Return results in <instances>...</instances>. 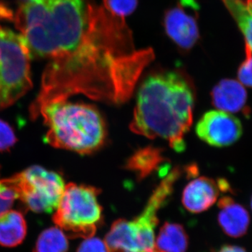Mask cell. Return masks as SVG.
Masks as SVG:
<instances>
[{
	"label": "cell",
	"mask_w": 252,
	"mask_h": 252,
	"mask_svg": "<svg viewBox=\"0 0 252 252\" xmlns=\"http://www.w3.org/2000/svg\"><path fill=\"white\" fill-rule=\"evenodd\" d=\"M165 161L161 149L147 147L132 154L126 163V168L133 172L139 180H143L157 170Z\"/></svg>",
	"instance_id": "cell-15"
},
{
	"label": "cell",
	"mask_w": 252,
	"mask_h": 252,
	"mask_svg": "<svg viewBox=\"0 0 252 252\" xmlns=\"http://www.w3.org/2000/svg\"><path fill=\"white\" fill-rule=\"evenodd\" d=\"M104 9L117 17L124 18L133 13L138 0H103Z\"/></svg>",
	"instance_id": "cell-19"
},
{
	"label": "cell",
	"mask_w": 252,
	"mask_h": 252,
	"mask_svg": "<svg viewBox=\"0 0 252 252\" xmlns=\"http://www.w3.org/2000/svg\"><path fill=\"white\" fill-rule=\"evenodd\" d=\"M251 207H252V199H251Z\"/></svg>",
	"instance_id": "cell-26"
},
{
	"label": "cell",
	"mask_w": 252,
	"mask_h": 252,
	"mask_svg": "<svg viewBox=\"0 0 252 252\" xmlns=\"http://www.w3.org/2000/svg\"><path fill=\"white\" fill-rule=\"evenodd\" d=\"M18 199L14 190L0 178V216L7 211Z\"/></svg>",
	"instance_id": "cell-21"
},
{
	"label": "cell",
	"mask_w": 252,
	"mask_h": 252,
	"mask_svg": "<svg viewBox=\"0 0 252 252\" xmlns=\"http://www.w3.org/2000/svg\"><path fill=\"white\" fill-rule=\"evenodd\" d=\"M248 92L239 81L231 79L220 80L211 92L212 104L218 110L229 113L250 114L248 105Z\"/></svg>",
	"instance_id": "cell-12"
},
{
	"label": "cell",
	"mask_w": 252,
	"mask_h": 252,
	"mask_svg": "<svg viewBox=\"0 0 252 252\" xmlns=\"http://www.w3.org/2000/svg\"><path fill=\"white\" fill-rule=\"evenodd\" d=\"M42 117L49 127L45 142L56 148L89 154L103 146L107 127L94 106L54 99L43 104L37 117Z\"/></svg>",
	"instance_id": "cell-4"
},
{
	"label": "cell",
	"mask_w": 252,
	"mask_h": 252,
	"mask_svg": "<svg viewBox=\"0 0 252 252\" xmlns=\"http://www.w3.org/2000/svg\"><path fill=\"white\" fill-rule=\"evenodd\" d=\"M3 181L28 209L36 213L56 210L65 186L59 174L36 165Z\"/></svg>",
	"instance_id": "cell-8"
},
{
	"label": "cell",
	"mask_w": 252,
	"mask_h": 252,
	"mask_svg": "<svg viewBox=\"0 0 252 252\" xmlns=\"http://www.w3.org/2000/svg\"><path fill=\"white\" fill-rule=\"evenodd\" d=\"M199 138L212 147H229L240 140L243 133L241 122L223 111L210 110L202 116L195 126Z\"/></svg>",
	"instance_id": "cell-9"
},
{
	"label": "cell",
	"mask_w": 252,
	"mask_h": 252,
	"mask_svg": "<svg viewBox=\"0 0 252 252\" xmlns=\"http://www.w3.org/2000/svg\"><path fill=\"white\" fill-rule=\"evenodd\" d=\"M31 54L21 34L0 26V109L31 89Z\"/></svg>",
	"instance_id": "cell-7"
},
{
	"label": "cell",
	"mask_w": 252,
	"mask_h": 252,
	"mask_svg": "<svg viewBox=\"0 0 252 252\" xmlns=\"http://www.w3.org/2000/svg\"><path fill=\"white\" fill-rule=\"evenodd\" d=\"M238 81L244 86L252 89V52L245 45V59L238 70Z\"/></svg>",
	"instance_id": "cell-20"
},
{
	"label": "cell",
	"mask_w": 252,
	"mask_h": 252,
	"mask_svg": "<svg viewBox=\"0 0 252 252\" xmlns=\"http://www.w3.org/2000/svg\"><path fill=\"white\" fill-rule=\"evenodd\" d=\"M234 18L252 52V0H220Z\"/></svg>",
	"instance_id": "cell-17"
},
{
	"label": "cell",
	"mask_w": 252,
	"mask_h": 252,
	"mask_svg": "<svg viewBox=\"0 0 252 252\" xmlns=\"http://www.w3.org/2000/svg\"><path fill=\"white\" fill-rule=\"evenodd\" d=\"M27 226L22 214L9 210L0 216V245L14 248L22 243Z\"/></svg>",
	"instance_id": "cell-14"
},
{
	"label": "cell",
	"mask_w": 252,
	"mask_h": 252,
	"mask_svg": "<svg viewBox=\"0 0 252 252\" xmlns=\"http://www.w3.org/2000/svg\"><path fill=\"white\" fill-rule=\"evenodd\" d=\"M68 242L59 228H50L43 231L36 241L34 252H67Z\"/></svg>",
	"instance_id": "cell-18"
},
{
	"label": "cell",
	"mask_w": 252,
	"mask_h": 252,
	"mask_svg": "<svg viewBox=\"0 0 252 252\" xmlns=\"http://www.w3.org/2000/svg\"><path fill=\"white\" fill-rule=\"evenodd\" d=\"M94 6L88 0H24L12 21L31 56L54 61L72 54L85 42Z\"/></svg>",
	"instance_id": "cell-2"
},
{
	"label": "cell",
	"mask_w": 252,
	"mask_h": 252,
	"mask_svg": "<svg viewBox=\"0 0 252 252\" xmlns=\"http://www.w3.org/2000/svg\"><path fill=\"white\" fill-rule=\"evenodd\" d=\"M163 26L168 37L184 51L191 49L200 38L195 18L178 6L165 13Z\"/></svg>",
	"instance_id": "cell-11"
},
{
	"label": "cell",
	"mask_w": 252,
	"mask_h": 252,
	"mask_svg": "<svg viewBox=\"0 0 252 252\" xmlns=\"http://www.w3.org/2000/svg\"><path fill=\"white\" fill-rule=\"evenodd\" d=\"M77 252H108L104 242L98 238H88L83 242Z\"/></svg>",
	"instance_id": "cell-23"
},
{
	"label": "cell",
	"mask_w": 252,
	"mask_h": 252,
	"mask_svg": "<svg viewBox=\"0 0 252 252\" xmlns=\"http://www.w3.org/2000/svg\"><path fill=\"white\" fill-rule=\"evenodd\" d=\"M219 223L223 232L232 238H240L246 234L250 223L248 210L235 203L233 198L224 196L219 200Z\"/></svg>",
	"instance_id": "cell-13"
},
{
	"label": "cell",
	"mask_w": 252,
	"mask_h": 252,
	"mask_svg": "<svg viewBox=\"0 0 252 252\" xmlns=\"http://www.w3.org/2000/svg\"><path fill=\"white\" fill-rule=\"evenodd\" d=\"M194 102L193 88L181 73L151 74L137 92L130 130L147 138L163 139L175 152H185V136L193 123Z\"/></svg>",
	"instance_id": "cell-3"
},
{
	"label": "cell",
	"mask_w": 252,
	"mask_h": 252,
	"mask_svg": "<svg viewBox=\"0 0 252 252\" xmlns=\"http://www.w3.org/2000/svg\"><path fill=\"white\" fill-rule=\"evenodd\" d=\"M152 61L147 50L135 51L124 18L96 7L89 35L77 51L50 61L41 90L30 107L35 117L43 104L82 94L94 100L120 104L130 99L144 67Z\"/></svg>",
	"instance_id": "cell-1"
},
{
	"label": "cell",
	"mask_w": 252,
	"mask_h": 252,
	"mask_svg": "<svg viewBox=\"0 0 252 252\" xmlns=\"http://www.w3.org/2000/svg\"><path fill=\"white\" fill-rule=\"evenodd\" d=\"M230 189L229 184L224 180L216 182L209 177H198L186 186L182 203L189 212L200 213L216 203L220 191H228Z\"/></svg>",
	"instance_id": "cell-10"
},
{
	"label": "cell",
	"mask_w": 252,
	"mask_h": 252,
	"mask_svg": "<svg viewBox=\"0 0 252 252\" xmlns=\"http://www.w3.org/2000/svg\"><path fill=\"white\" fill-rule=\"evenodd\" d=\"M188 243V236L182 225L165 223L156 240L155 252H185Z\"/></svg>",
	"instance_id": "cell-16"
},
{
	"label": "cell",
	"mask_w": 252,
	"mask_h": 252,
	"mask_svg": "<svg viewBox=\"0 0 252 252\" xmlns=\"http://www.w3.org/2000/svg\"><path fill=\"white\" fill-rule=\"evenodd\" d=\"M181 4L186 7L190 8L194 10L199 9V4L196 0H180Z\"/></svg>",
	"instance_id": "cell-25"
},
{
	"label": "cell",
	"mask_w": 252,
	"mask_h": 252,
	"mask_svg": "<svg viewBox=\"0 0 252 252\" xmlns=\"http://www.w3.org/2000/svg\"><path fill=\"white\" fill-rule=\"evenodd\" d=\"M216 252H248L245 249L234 245H226L222 247L220 250Z\"/></svg>",
	"instance_id": "cell-24"
},
{
	"label": "cell",
	"mask_w": 252,
	"mask_h": 252,
	"mask_svg": "<svg viewBox=\"0 0 252 252\" xmlns=\"http://www.w3.org/2000/svg\"><path fill=\"white\" fill-rule=\"evenodd\" d=\"M99 194V189L91 186L74 183L64 186L53 217L54 223L70 238H92L102 220Z\"/></svg>",
	"instance_id": "cell-6"
},
{
	"label": "cell",
	"mask_w": 252,
	"mask_h": 252,
	"mask_svg": "<svg viewBox=\"0 0 252 252\" xmlns=\"http://www.w3.org/2000/svg\"><path fill=\"white\" fill-rule=\"evenodd\" d=\"M182 173L179 167L168 172L154 190L140 216L132 220L121 219L113 223L104 240L108 252H155L158 212L171 195Z\"/></svg>",
	"instance_id": "cell-5"
},
{
	"label": "cell",
	"mask_w": 252,
	"mask_h": 252,
	"mask_svg": "<svg viewBox=\"0 0 252 252\" xmlns=\"http://www.w3.org/2000/svg\"><path fill=\"white\" fill-rule=\"evenodd\" d=\"M17 141L12 127L0 119V152H5L12 147Z\"/></svg>",
	"instance_id": "cell-22"
}]
</instances>
